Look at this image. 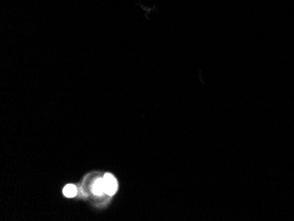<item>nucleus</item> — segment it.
I'll return each mask as SVG.
<instances>
[{"label":"nucleus","instance_id":"1","mask_svg":"<svg viewBox=\"0 0 294 221\" xmlns=\"http://www.w3.org/2000/svg\"><path fill=\"white\" fill-rule=\"evenodd\" d=\"M104 184H105V193L109 196H113L117 189V181L115 176L111 174H106L103 176Z\"/></svg>","mask_w":294,"mask_h":221},{"label":"nucleus","instance_id":"3","mask_svg":"<svg viewBox=\"0 0 294 221\" xmlns=\"http://www.w3.org/2000/svg\"><path fill=\"white\" fill-rule=\"evenodd\" d=\"M63 193L66 198H74L78 193V189L75 185L67 184L63 189Z\"/></svg>","mask_w":294,"mask_h":221},{"label":"nucleus","instance_id":"2","mask_svg":"<svg viewBox=\"0 0 294 221\" xmlns=\"http://www.w3.org/2000/svg\"><path fill=\"white\" fill-rule=\"evenodd\" d=\"M92 192L94 195L101 196L105 192V184H104V180L103 178L97 180L92 186Z\"/></svg>","mask_w":294,"mask_h":221}]
</instances>
